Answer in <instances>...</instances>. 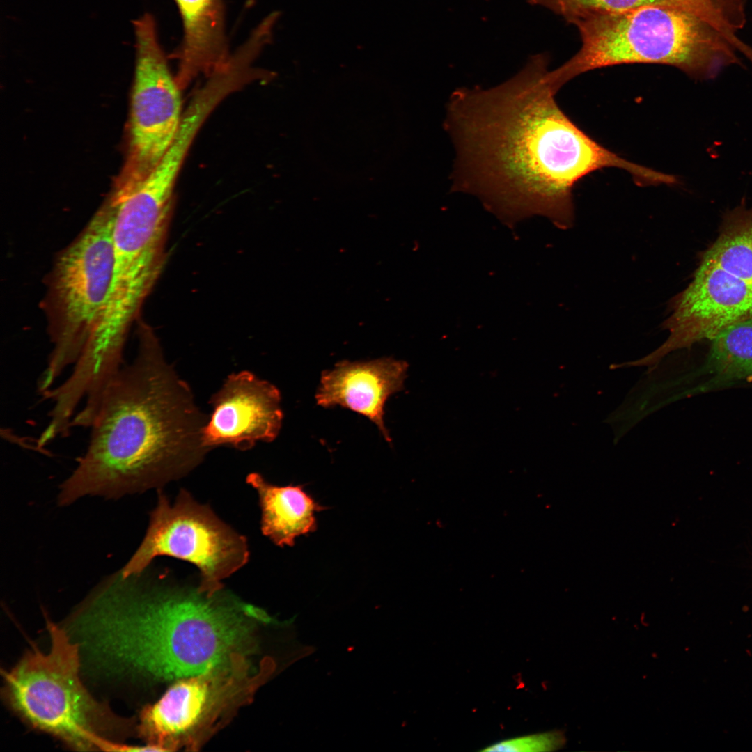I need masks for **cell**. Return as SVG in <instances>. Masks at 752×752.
<instances>
[{
    "instance_id": "1",
    "label": "cell",
    "mask_w": 752,
    "mask_h": 752,
    "mask_svg": "<svg viewBox=\"0 0 752 752\" xmlns=\"http://www.w3.org/2000/svg\"><path fill=\"white\" fill-rule=\"evenodd\" d=\"M548 64V56H532L506 81L458 88L446 103L444 129L455 150L451 191L477 197L511 229L535 215L571 227L572 189L595 171L620 169L636 183L649 175L648 167L606 148L564 113Z\"/></svg>"
},
{
    "instance_id": "2",
    "label": "cell",
    "mask_w": 752,
    "mask_h": 752,
    "mask_svg": "<svg viewBox=\"0 0 752 752\" xmlns=\"http://www.w3.org/2000/svg\"><path fill=\"white\" fill-rule=\"evenodd\" d=\"M108 577L79 606L68 632L100 671L169 680L217 672L246 652L266 614L223 589L147 572Z\"/></svg>"
},
{
    "instance_id": "3",
    "label": "cell",
    "mask_w": 752,
    "mask_h": 752,
    "mask_svg": "<svg viewBox=\"0 0 752 752\" xmlns=\"http://www.w3.org/2000/svg\"><path fill=\"white\" fill-rule=\"evenodd\" d=\"M206 421L153 334L141 327L136 356L102 393L86 450L61 484L58 503L118 498L185 476L208 451Z\"/></svg>"
},
{
    "instance_id": "4",
    "label": "cell",
    "mask_w": 752,
    "mask_h": 752,
    "mask_svg": "<svg viewBox=\"0 0 752 752\" xmlns=\"http://www.w3.org/2000/svg\"><path fill=\"white\" fill-rule=\"evenodd\" d=\"M569 23L578 29L581 47L552 70L561 86L582 73L621 64L666 65L709 80L726 67L742 65L738 54L752 63V47L736 33L682 7L654 5Z\"/></svg>"
},
{
    "instance_id": "5",
    "label": "cell",
    "mask_w": 752,
    "mask_h": 752,
    "mask_svg": "<svg viewBox=\"0 0 752 752\" xmlns=\"http://www.w3.org/2000/svg\"><path fill=\"white\" fill-rule=\"evenodd\" d=\"M47 652L33 648L5 673L8 702L33 727L79 751H103L125 726L91 696L80 677V648L65 629L47 619Z\"/></svg>"
},
{
    "instance_id": "6",
    "label": "cell",
    "mask_w": 752,
    "mask_h": 752,
    "mask_svg": "<svg viewBox=\"0 0 752 752\" xmlns=\"http://www.w3.org/2000/svg\"><path fill=\"white\" fill-rule=\"evenodd\" d=\"M112 226L106 201L54 263L44 304L52 347L37 382L40 395L73 366L104 317L113 274Z\"/></svg>"
},
{
    "instance_id": "7",
    "label": "cell",
    "mask_w": 752,
    "mask_h": 752,
    "mask_svg": "<svg viewBox=\"0 0 752 752\" xmlns=\"http://www.w3.org/2000/svg\"><path fill=\"white\" fill-rule=\"evenodd\" d=\"M160 556L194 565L199 588L212 595L224 588L222 580L248 562L249 551L244 535L189 492L181 489L171 503L159 490L144 538L120 572L124 577L141 573Z\"/></svg>"
},
{
    "instance_id": "8",
    "label": "cell",
    "mask_w": 752,
    "mask_h": 752,
    "mask_svg": "<svg viewBox=\"0 0 752 752\" xmlns=\"http://www.w3.org/2000/svg\"><path fill=\"white\" fill-rule=\"evenodd\" d=\"M136 60L131 98L126 159L112 196L123 195L143 181L159 164L180 126V88L159 43L154 17L134 21Z\"/></svg>"
},
{
    "instance_id": "9",
    "label": "cell",
    "mask_w": 752,
    "mask_h": 752,
    "mask_svg": "<svg viewBox=\"0 0 752 752\" xmlns=\"http://www.w3.org/2000/svg\"><path fill=\"white\" fill-rule=\"evenodd\" d=\"M663 323L669 332L664 354L710 342L731 326L752 318V284L700 259L687 288L670 302Z\"/></svg>"
},
{
    "instance_id": "10",
    "label": "cell",
    "mask_w": 752,
    "mask_h": 752,
    "mask_svg": "<svg viewBox=\"0 0 752 752\" xmlns=\"http://www.w3.org/2000/svg\"><path fill=\"white\" fill-rule=\"evenodd\" d=\"M279 389L268 381L244 370L230 375L212 397V412L202 430L208 451L228 445L244 451L258 441L269 442L282 425Z\"/></svg>"
},
{
    "instance_id": "11",
    "label": "cell",
    "mask_w": 752,
    "mask_h": 752,
    "mask_svg": "<svg viewBox=\"0 0 752 752\" xmlns=\"http://www.w3.org/2000/svg\"><path fill=\"white\" fill-rule=\"evenodd\" d=\"M407 369V362L389 357L340 361L322 373L317 403L323 407L340 406L366 416L391 441L384 421V405L390 395L402 389Z\"/></svg>"
},
{
    "instance_id": "12",
    "label": "cell",
    "mask_w": 752,
    "mask_h": 752,
    "mask_svg": "<svg viewBox=\"0 0 752 752\" xmlns=\"http://www.w3.org/2000/svg\"><path fill=\"white\" fill-rule=\"evenodd\" d=\"M211 673L180 679L140 716L139 733L151 744L168 751L178 737L190 735L205 723L221 697Z\"/></svg>"
},
{
    "instance_id": "13",
    "label": "cell",
    "mask_w": 752,
    "mask_h": 752,
    "mask_svg": "<svg viewBox=\"0 0 752 752\" xmlns=\"http://www.w3.org/2000/svg\"><path fill=\"white\" fill-rule=\"evenodd\" d=\"M182 23L183 37L173 57L180 89L200 75L207 77L230 56L225 32L224 0H174Z\"/></svg>"
},
{
    "instance_id": "14",
    "label": "cell",
    "mask_w": 752,
    "mask_h": 752,
    "mask_svg": "<svg viewBox=\"0 0 752 752\" xmlns=\"http://www.w3.org/2000/svg\"><path fill=\"white\" fill-rule=\"evenodd\" d=\"M246 481L258 495L262 533L276 545L292 547L296 538L316 530L315 513L324 508L302 485H274L258 473Z\"/></svg>"
},
{
    "instance_id": "15",
    "label": "cell",
    "mask_w": 752,
    "mask_h": 752,
    "mask_svg": "<svg viewBox=\"0 0 752 752\" xmlns=\"http://www.w3.org/2000/svg\"><path fill=\"white\" fill-rule=\"evenodd\" d=\"M710 343L698 371L702 379L696 393L752 384V318L731 326Z\"/></svg>"
},
{
    "instance_id": "16",
    "label": "cell",
    "mask_w": 752,
    "mask_h": 752,
    "mask_svg": "<svg viewBox=\"0 0 752 752\" xmlns=\"http://www.w3.org/2000/svg\"><path fill=\"white\" fill-rule=\"evenodd\" d=\"M700 259L752 283V207L742 201L724 214L717 238Z\"/></svg>"
},
{
    "instance_id": "17",
    "label": "cell",
    "mask_w": 752,
    "mask_h": 752,
    "mask_svg": "<svg viewBox=\"0 0 752 752\" xmlns=\"http://www.w3.org/2000/svg\"><path fill=\"white\" fill-rule=\"evenodd\" d=\"M528 1L531 4L545 7L562 16L568 23L575 18L588 15L620 13L654 5L682 7L709 18H714L719 15L715 0H529Z\"/></svg>"
},
{
    "instance_id": "18",
    "label": "cell",
    "mask_w": 752,
    "mask_h": 752,
    "mask_svg": "<svg viewBox=\"0 0 752 752\" xmlns=\"http://www.w3.org/2000/svg\"><path fill=\"white\" fill-rule=\"evenodd\" d=\"M565 737L561 730H552L514 737L501 741L481 749V751L542 752L562 748Z\"/></svg>"
},
{
    "instance_id": "19",
    "label": "cell",
    "mask_w": 752,
    "mask_h": 752,
    "mask_svg": "<svg viewBox=\"0 0 752 752\" xmlns=\"http://www.w3.org/2000/svg\"><path fill=\"white\" fill-rule=\"evenodd\" d=\"M720 5H721V4H720ZM723 13H724V12H723ZM724 14H725V13H724ZM726 19H727V18H726ZM724 29H725V28H724ZM732 29V28H731V26H730V29Z\"/></svg>"
}]
</instances>
